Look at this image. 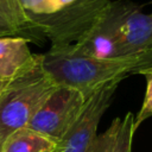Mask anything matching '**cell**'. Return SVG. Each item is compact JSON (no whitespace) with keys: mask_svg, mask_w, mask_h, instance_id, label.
<instances>
[{"mask_svg":"<svg viewBox=\"0 0 152 152\" xmlns=\"http://www.w3.org/2000/svg\"><path fill=\"white\" fill-rule=\"evenodd\" d=\"M6 83H7V82H2V81H0V94H1V91H2V89L5 88V86H6Z\"/></svg>","mask_w":152,"mask_h":152,"instance_id":"14","label":"cell"},{"mask_svg":"<svg viewBox=\"0 0 152 152\" xmlns=\"http://www.w3.org/2000/svg\"><path fill=\"white\" fill-rule=\"evenodd\" d=\"M114 42L116 56L152 49V15L142 13L138 6L129 2L116 25Z\"/></svg>","mask_w":152,"mask_h":152,"instance_id":"6","label":"cell"},{"mask_svg":"<svg viewBox=\"0 0 152 152\" xmlns=\"http://www.w3.org/2000/svg\"><path fill=\"white\" fill-rule=\"evenodd\" d=\"M86 100L80 90L58 86L26 127L61 140L78 119Z\"/></svg>","mask_w":152,"mask_h":152,"instance_id":"3","label":"cell"},{"mask_svg":"<svg viewBox=\"0 0 152 152\" xmlns=\"http://www.w3.org/2000/svg\"><path fill=\"white\" fill-rule=\"evenodd\" d=\"M43 68L58 86L75 88L88 99L109 82H121L152 68V49L126 56L93 58L75 55L65 45H51L43 55Z\"/></svg>","mask_w":152,"mask_h":152,"instance_id":"1","label":"cell"},{"mask_svg":"<svg viewBox=\"0 0 152 152\" xmlns=\"http://www.w3.org/2000/svg\"><path fill=\"white\" fill-rule=\"evenodd\" d=\"M1 144H2V141L0 140V151H1Z\"/></svg>","mask_w":152,"mask_h":152,"instance_id":"15","label":"cell"},{"mask_svg":"<svg viewBox=\"0 0 152 152\" xmlns=\"http://www.w3.org/2000/svg\"><path fill=\"white\" fill-rule=\"evenodd\" d=\"M57 87L44 70L43 59L30 71L8 81L0 94V140L26 127Z\"/></svg>","mask_w":152,"mask_h":152,"instance_id":"2","label":"cell"},{"mask_svg":"<svg viewBox=\"0 0 152 152\" xmlns=\"http://www.w3.org/2000/svg\"><path fill=\"white\" fill-rule=\"evenodd\" d=\"M120 82H109L93 93L83 106L78 119L59 140V152H86L96 137L99 122L112 103Z\"/></svg>","mask_w":152,"mask_h":152,"instance_id":"5","label":"cell"},{"mask_svg":"<svg viewBox=\"0 0 152 152\" xmlns=\"http://www.w3.org/2000/svg\"><path fill=\"white\" fill-rule=\"evenodd\" d=\"M122 118H115L110 126L100 135H96L86 152H114Z\"/></svg>","mask_w":152,"mask_h":152,"instance_id":"10","label":"cell"},{"mask_svg":"<svg viewBox=\"0 0 152 152\" xmlns=\"http://www.w3.org/2000/svg\"><path fill=\"white\" fill-rule=\"evenodd\" d=\"M24 37H0V81L8 82L33 69L43 55H34Z\"/></svg>","mask_w":152,"mask_h":152,"instance_id":"7","label":"cell"},{"mask_svg":"<svg viewBox=\"0 0 152 152\" xmlns=\"http://www.w3.org/2000/svg\"><path fill=\"white\" fill-rule=\"evenodd\" d=\"M134 114L132 112L126 113V115L121 120L120 131L118 134V139L115 142L114 152H132V142L134 137Z\"/></svg>","mask_w":152,"mask_h":152,"instance_id":"12","label":"cell"},{"mask_svg":"<svg viewBox=\"0 0 152 152\" xmlns=\"http://www.w3.org/2000/svg\"><path fill=\"white\" fill-rule=\"evenodd\" d=\"M58 142L59 140L24 127L2 141L0 152H55Z\"/></svg>","mask_w":152,"mask_h":152,"instance_id":"9","label":"cell"},{"mask_svg":"<svg viewBox=\"0 0 152 152\" xmlns=\"http://www.w3.org/2000/svg\"><path fill=\"white\" fill-rule=\"evenodd\" d=\"M77 0H20L21 6L33 15H50Z\"/></svg>","mask_w":152,"mask_h":152,"instance_id":"11","label":"cell"},{"mask_svg":"<svg viewBox=\"0 0 152 152\" xmlns=\"http://www.w3.org/2000/svg\"><path fill=\"white\" fill-rule=\"evenodd\" d=\"M140 75H144L146 78V93L141 108L138 112V114L134 116V124H133L134 131H137L146 119L152 116V68L141 71Z\"/></svg>","mask_w":152,"mask_h":152,"instance_id":"13","label":"cell"},{"mask_svg":"<svg viewBox=\"0 0 152 152\" xmlns=\"http://www.w3.org/2000/svg\"><path fill=\"white\" fill-rule=\"evenodd\" d=\"M25 34H42L33 15L21 6L20 0H0V37L26 38Z\"/></svg>","mask_w":152,"mask_h":152,"instance_id":"8","label":"cell"},{"mask_svg":"<svg viewBox=\"0 0 152 152\" xmlns=\"http://www.w3.org/2000/svg\"><path fill=\"white\" fill-rule=\"evenodd\" d=\"M110 0H77L50 15H33L42 34L51 39L52 45H70L89 27L96 14Z\"/></svg>","mask_w":152,"mask_h":152,"instance_id":"4","label":"cell"}]
</instances>
